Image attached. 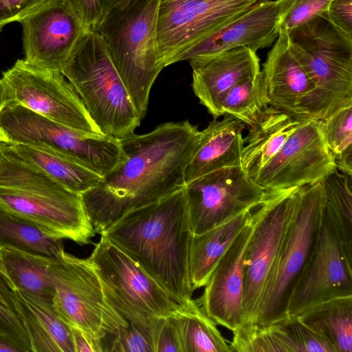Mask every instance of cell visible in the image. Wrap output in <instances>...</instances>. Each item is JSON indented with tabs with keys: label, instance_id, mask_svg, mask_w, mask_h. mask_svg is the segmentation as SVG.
<instances>
[{
	"label": "cell",
	"instance_id": "cell-2",
	"mask_svg": "<svg viewBox=\"0 0 352 352\" xmlns=\"http://www.w3.org/2000/svg\"><path fill=\"white\" fill-rule=\"evenodd\" d=\"M100 234L138 263L175 302L192 298L189 254L193 233L185 186L128 211Z\"/></svg>",
	"mask_w": 352,
	"mask_h": 352
},
{
	"label": "cell",
	"instance_id": "cell-3",
	"mask_svg": "<svg viewBox=\"0 0 352 352\" xmlns=\"http://www.w3.org/2000/svg\"><path fill=\"white\" fill-rule=\"evenodd\" d=\"M0 207L47 233L79 245L96 232L80 194L74 192L0 141Z\"/></svg>",
	"mask_w": 352,
	"mask_h": 352
},
{
	"label": "cell",
	"instance_id": "cell-28",
	"mask_svg": "<svg viewBox=\"0 0 352 352\" xmlns=\"http://www.w3.org/2000/svg\"><path fill=\"white\" fill-rule=\"evenodd\" d=\"M54 258L0 248V273L13 291L52 300L50 267Z\"/></svg>",
	"mask_w": 352,
	"mask_h": 352
},
{
	"label": "cell",
	"instance_id": "cell-33",
	"mask_svg": "<svg viewBox=\"0 0 352 352\" xmlns=\"http://www.w3.org/2000/svg\"><path fill=\"white\" fill-rule=\"evenodd\" d=\"M325 142L336 167L352 176V97L322 120Z\"/></svg>",
	"mask_w": 352,
	"mask_h": 352
},
{
	"label": "cell",
	"instance_id": "cell-9",
	"mask_svg": "<svg viewBox=\"0 0 352 352\" xmlns=\"http://www.w3.org/2000/svg\"><path fill=\"white\" fill-rule=\"evenodd\" d=\"M324 207L321 182L300 187L295 217L271 272L255 324H268L287 317L290 293L309 255Z\"/></svg>",
	"mask_w": 352,
	"mask_h": 352
},
{
	"label": "cell",
	"instance_id": "cell-24",
	"mask_svg": "<svg viewBox=\"0 0 352 352\" xmlns=\"http://www.w3.org/2000/svg\"><path fill=\"white\" fill-rule=\"evenodd\" d=\"M13 296L32 352H74L71 327L52 300L20 291Z\"/></svg>",
	"mask_w": 352,
	"mask_h": 352
},
{
	"label": "cell",
	"instance_id": "cell-30",
	"mask_svg": "<svg viewBox=\"0 0 352 352\" xmlns=\"http://www.w3.org/2000/svg\"><path fill=\"white\" fill-rule=\"evenodd\" d=\"M170 316L178 328L183 352H231L217 323L196 299L179 304Z\"/></svg>",
	"mask_w": 352,
	"mask_h": 352
},
{
	"label": "cell",
	"instance_id": "cell-22",
	"mask_svg": "<svg viewBox=\"0 0 352 352\" xmlns=\"http://www.w3.org/2000/svg\"><path fill=\"white\" fill-rule=\"evenodd\" d=\"M262 72L270 106L296 118L298 106L314 91V85L292 52L287 30H280Z\"/></svg>",
	"mask_w": 352,
	"mask_h": 352
},
{
	"label": "cell",
	"instance_id": "cell-27",
	"mask_svg": "<svg viewBox=\"0 0 352 352\" xmlns=\"http://www.w3.org/2000/svg\"><path fill=\"white\" fill-rule=\"evenodd\" d=\"M7 144L19 156L74 192L82 195L102 179L72 157L50 146L39 144Z\"/></svg>",
	"mask_w": 352,
	"mask_h": 352
},
{
	"label": "cell",
	"instance_id": "cell-10",
	"mask_svg": "<svg viewBox=\"0 0 352 352\" xmlns=\"http://www.w3.org/2000/svg\"><path fill=\"white\" fill-rule=\"evenodd\" d=\"M53 304L70 326L100 340L127 322L107 302L98 278L88 258L60 250L50 267Z\"/></svg>",
	"mask_w": 352,
	"mask_h": 352
},
{
	"label": "cell",
	"instance_id": "cell-42",
	"mask_svg": "<svg viewBox=\"0 0 352 352\" xmlns=\"http://www.w3.org/2000/svg\"><path fill=\"white\" fill-rule=\"evenodd\" d=\"M70 327L74 352H102L100 340L89 336L78 327Z\"/></svg>",
	"mask_w": 352,
	"mask_h": 352
},
{
	"label": "cell",
	"instance_id": "cell-23",
	"mask_svg": "<svg viewBox=\"0 0 352 352\" xmlns=\"http://www.w3.org/2000/svg\"><path fill=\"white\" fill-rule=\"evenodd\" d=\"M244 129L241 120L229 115L210 122L201 131L199 146L186 168L185 185L219 169L241 167Z\"/></svg>",
	"mask_w": 352,
	"mask_h": 352
},
{
	"label": "cell",
	"instance_id": "cell-5",
	"mask_svg": "<svg viewBox=\"0 0 352 352\" xmlns=\"http://www.w3.org/2000/svg\"><path fill=\"white\" fill-rule=\"evenodd\" d=\"M61 73L103 135L120 139L140 126L142 119L98 32L84 35Z\"/></svg>",
	"mask_w": 352,
	"mask_h": 352
},
{
	"label": "cell",
	"instance_id": "cell-34",
	"mask_svg": "<svg viewBox=\"0 0 352 352\" xmlns=\"http://www.w3.org/2000/svg\"><path fill=\"white\" fill-rule=\"evenodd\" d=\"M351 178L336 169L321 181V184L324 195V210L345 243L352 248Z\"/></svg>",
	"mask_w": 352,
	"mask_h": 352
},
{
	"label": "cell",
	"instance_id": "cell-40",
	"mask_svg": "<svg viewBox=\"0 0 352 352\" xmlns=\"http://www.w3.org/2000/svg\"><path fill=\"white\" fill-rule=\"evenodd\" d=\"M48 0H0V31L14 21H19Z\"/></svg>",
	"mask_w": 352,
	"mask_h": 352
},
{
	"label": "cell",
	"instance_id": "cell-18",
	"mask_svg": "<svg viewBox=\"0 0 352 352\" xmlns=\"http://www.w3.org/2000/svg\"><path fill=\"white\" fill-rule=\"evenodd\" d=\"M259 206L252 210L249 223L219 258L202 294L196 299L217 324L231 331L243 322L245 259L250 239L259 220Z\"/></svg>",
	"mask_w": 352,
	"mask_h": 352
},
{
	"label": "cell",
	"instance_id": "cell-39",
	"mask_svg": "<svg viewBox=\"0 0 352 352\" xmlns=\"http://www.w3.org/2000/svg\"><path fill=\"white\" fill-rule=\"evenodd\" d=\"M149 333L154 352H183L179 332L170 315L154 318Z\"/></svg>",
	"mask_w": 352,
	"mask_h": 352
},
{
	"label": "cell",
	"instance_id": "cell-17",
	"mask_svg": "<svg viewBox=\"0 0 352 352\" xmlns=\"http://www.w3.org/2000/svg\"><path fill=\"white\" fill-rule=\"evenodd\" d=\"M19 22L22 25L23 60L36 67L60 73L89 30L67 0H48Z\"/></svg>",
	"mask_w": 352,
	"mask_h": 352
},
{
	"label": "cell",
	"instance_id": "cell-13",
	"mask_svg": "<svg viewBox=\"0 0 352 352\" xmlns=\"http://www.w3.org/2000/svg\"><path fill=\"white\" fill-rule=\"evenodd\" d=\"M352 295V248L324 210L308 258L287 302V316H298L323 300Z\"/></svg>",
	"mask_w": 352,
	"mask_h": 352
},
{
	"label": "cell",
	"instance_id": "cell-37",
	"mask_svg": "<svg viewBox=\"0 0 352 352\" xmlns=\"http://www.w3.org/2000/svg\"><path fill=\"white\" fill-rule=\"evenodd\" d=\"M332 0H276L280 30L289 31L327 12Z\"/></svg>",
	"mask_w": 352,
	"mask_h": 352
},
{
	"label": "cell",
	"instance_id": "cell-29",
	"mask_svg": "<svg viewBox=\"0 0 352 352\" xmlns=\"http://www.w3.org/2000/svg\"><path fill=\"white\" fill-rule=\"evenodd\" d=\"M297 316L334 352H352V295L323 300Z\"/></svg>",
	"mask_w": 352,
	"mask_h": 352
},
{
	"label": "cell",
	"instance_id": "cell-14",
	"mask_svg": "<svg viewBox=\"0 0 352 352\" xmlns=\"http://www.w3.org/2000/svg\"><path fill=\"white\" fill-rule=\"evenodd\" d=\"M300 187L270 191L250 239L243 299V324H254L273 266L294 219Z\"/></svg>",
	"mask_w": 352,
	"mask_h": 352
},
{
	"label": "cell",
	"instance_id": "cell-19",
	"mask_svg": "<svg viewBox=\"0 0 352 352\" xmlns=\"http://www.w3.org/2000/svg\"><path fill=\"white\" fill-rule=\"evenodd\" d=\"M189 62L194 94L214 119L222 116L221 104L228 92L239 82L261 72L256 52L245 47L196 56Z\"/></svg>",
	"mask_w": 352,
	"mask_h": 352
},
{
	"label": "cell",
	"instance_id": "cell-38",
	"mask_svg": "<svg viewBox=\"0 0 352 352\" xmlns=\"http://www.w3.org/2000/svg\"><path fill=\"white\" fill-rule=\"evenodd\" d=\"M84 25L96 31L113 12L131 0H67Z\"/></svg>",
	"mask_w": 352,
	"mask_h": 352
},
{
	"label": "cell",
	"instance_id": "cell-16",
	"mask_svg": "<svg viewBox=\"0 0 352 352\" xmlns=\"http://www.w3.org/2000/svg\"><path fill=\"white\" fill-rule=\"evenodd\" d=\"M336 169L322 120L306 119L254 179L267 191H275L320 182Z\"/></svg>",
	"mask_w": 352,
	"mask_h": 352
},
{
	"label": "cell",
	"instance_id": "cell-1",
	"mask_svg": "<svg viewBox=\"0 0 352 352\" xmlns=\"http://www.w3.org/2000/svg\"><path fill=\"white\" fill-rule=\"evenodd\" d=\"M200 140L201 131L188 120L163 123L148 133L119 139L126 158L80 195L95 232L184 186L186 168Z\"/></svg>",
	"mask_w": 352,
	"mask_h": 352
},
{
	"label": "cell",
	"instance_id": "cell-6",
	"mask_svg": "<svg viewBox=\"0 0 352 352\" xmlns=\"http://www.w3.org/2000/svg\"><path fill=\"white\" fill-rule=\"evenodd\" d=\"M161 0H131L98 28L141 119L151 87L162 68L157 36Z\"/></svg>",
	"mask_w": 352,
	"mask_h": 352
},
{
	"label": "cell",
	"instance_id": "cell-20",
	"mask_svg": "<svg viewBox=\"0 0 352 352\" xmlns=\"http://www.w3.org/2000/svg\"><path fill=\"white\" fill-rule=\"evenodd\" d=\"M279 32V16L275 1L265 0L192 47L182 56L180 61L242 47L256 52L273 44Z\"/></svg>",
	"mask_w": 352,
	"mask_h": 352
},
{
	"label": "cell",
	"instance_id": "cell-8",
	"mask_svg": "<svg viewBox=\"0 0 352 352\" xmlns=\"http://www.w3.org/2000/svg\"><path fill=\"white\" fill-rule=\"evenodd\" d=\"M0 141L50 146L100 177L113 168L120 155L114 138L66 126L20 105L0 108Z\"/></svg>",
	"mask_w": 352,
	"mask_h": 352
},
{
	"label": "cell",
	"instance_id": "cell-7",
	"mask_svg": "<svg viewBox=\"0 0 352 352\" xmlns=\"http://www.w3.org/2000/svg\"><path fill=\"white\" fill-rule=\"evenodd\" d=\"M108 304L126 322L149 328L155 317L177 309L168 293L142 267L105 236L88 257Z\"/></svg>",
	"mask_w": 352,
	"mask_h": 352
},
{
	"label": "cell",
	"instance_id": "cell-43",
	"mask_svg": "<svg viewBox=\"0 0 352 352\" xmlns=\"http://www.w3.org/2000/svg\"><path fill=\"white\" fill-rule=\"evenodd\" d=\"M0 352H22V351L17 346L0 337Z\"/></svg>",
	"mask_w": 352,
	"mask_h": 352
},
{
	"label": "cell",
	"instance_id": "cell-15",
	"mask_svg": "<svg viewBox=\"0 0 352 352\" xmlns=\"http://www.w3.org/2000/svg\"><path fill=\"white\" fill-rule=\"evenodd\" d=\"M193 234L206 232L262 204L270 191L241 167L219 169L185 185Z\"/></svg>",
	"mask_w": 352,
	"mask_h": 352
},
{
	"label": "cell",
	"instance_id": "cell-21",
	"mask_svg": "<svg viewBox=\"0 0 352 352\" xmlns=\"http://www.w3.org/2000/svg\"><path fill=\"white\" fill-rule=\"evenodd\" d=\"M231 352H333L318 333L297 316L268 324H243L234 329Z\"/></svg>",
	"mask_w": 352,
	"mask_h": 352
},
{
	"label": "cell",
	"instance_id": "cell-41",
	"mask_svg": "<svg viewBox=\"0 0 352 352\" xmlns=\"http://www.w3.org/2000/svg\"><path fill=\"white\" fill-rule=\"evenodd\" d=\"M326 13L338 28L352 37V0H332Z\"/></svg>",
	"mask_w": 352,
	"mask_h": 352
},
{
	"label": "cell",
	"instance_id": "cell-25",
	"mask_svg": "<svg viewBox=\"0 0 352 352\" xmlns=\"http://www.w3.org/2000/svg\"><path fill=\"white\" fill-rule=\"evenodd\" d=\"M302 121L271 106L266 108L248 126L241 168L254 179Z\"/></svg>",
	"mask_w": 352,
	"mask_h": 352
},
{
	"label": "cell",
	"instance_id": "cell-11",
	"mask_svg": "<svg viewBox=\"0 0 352 352\" xmlns=\"http://www.w3.org/2000/svg\"><path fill=\"white\" fill-rule=\"evenodd\" d=\"M20 105L81 131L103 135L67 79L19 59L0 78V108Z\"/></svg>",
	"mask_w": 352,
	"mask_h": 352
},
{
	"label": "cell",
	"instance_id": "cell-26",
	"mask_svg": "<svg viewBox=\"0 0 352 352\" xmlns=\"http://www.w3.org/2000/svg\"><path fill=\"white\" fill-rule=\"evenodd\" d=\"M252 211L241 212L206 232L192 234L189 276L193 292L205 286L219 258L249 223Z\"/></svg>",
	"mask_w": 352,
	"mask_h": 352
},
{
	"label": "cell",
	"instance_id": "cell-4",
	"mask_svg": "<svg viewBox=\"0 0 352 352\" xmlns=\"http://www.w3.org/2000/svg\"><path fill=\"white\" fill-rule=\"evenodd\" d=\"M287 32L292 52L314 85L296 118L324 120L352 97V37L326 12Z\"/></svg>",
	"mask_w": 352,
	"mask_h": 352
},
{
	"label": "cell",
	"instance_id": "cell-36",
	"mask_svg": "<svg viewBox=\"0 0 352 352\" xmlns=\"http://www.w3.org/2000/svg\"><path fill=\"white\" fill-rule=\"evenodd\" d=\"M100 345L102 352H154L149 328L131 322L104 337Z\"/></svg>",
	"mask_w": 352,
	"mask_h": 352
},
{
	"label": "cell",
	"instance_id": "cell-31",
	"mask_svg": "<svg viewBox=\"0 0 352 352\" xmlns=\"http://www.w3.org/2000/svg\"><path fill=\"white\" fill-rule=\"evenodd\" d=\"M62 239L0 207V248H11L55 258L64 249Z\"/></svg>",
	"mask_w": 352,
	"mask_h": 352
},
{
	"label": "cell",
	"instance_id": "cell-35",
	"mask_svg": "<svg viewBox=\"0 0 352 352\" xmlns=\"http://www.w3.org/2000/svg\"><path fill=\"white\" fill-rule=\"evenodd\" d=\"M0 337L22 351L32 352L30 341L16 309L13 292L0 273Z\"/></svg>",
	"mask_w": 352,
	"mask_h": 352
},
{
	"label": "cell",
	"instance_id": "cell-32",
	"mask_svg": "<svg viewBox=\"0 0 352 352\" xmlns=\"http://www.w3.org/2000/svg\"><path fill=\"white\" fill-rule=\"evenodd\" d=\"M270 106L267 87L261 70L234 85L221 104L222 116L229 115L248 126Z\"/></svg>",
	"mask_w": 352,
	"mask_h": 352
},
{
	"label": "cell",
	"instance_id": "cell-12",
	"mask_svg": "<svg viewBox=\"0 0 352 352\" xmlns=\"http://www.w3.org/2000/svg\"><path fill=\"white\" fill-rule=\"evenodd\" d=\"M265 0H161L157 36L162 69Z\"/></svg>",
	"mask_w": 352,
	"mask_h": 352
}]
</instances>
